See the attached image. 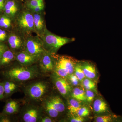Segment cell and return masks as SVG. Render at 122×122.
<instances>
[{
	"label": "cell",
	"instance_id": "obj_1",
	"mask_svg": "<svg viewBox=\"0 0 122 122\" xmlns=\"http://www.w3.org/2000/svg\"><path fill=\"white\" fill-rule=\"evenodd\" d=\"M4 76L7 80L14 82L25 81L38 77L40 74L36 66L21 65L7 69L4 72Z\"/></svg>",
	"mask_w": 122,
	"mask_h": 122
},
{
	"label": "cell",
	"instance_id": "obj_2",
	"mask_svg": "<svg viewBox=\"0 0 122 122\" xmlns=\"http://www.w3.org/2000/svg\"><path fill=\"white\" fill-rule=\"evenodd\" d=\"M46 51L52 54H56L58 50L66 44L74 41L75 38L62 37L53 33L47 28L41 36Z\"/></svg>",
	"mask_w": 122,
	"mask_h": 122
},
{
	"label": "cell",
	"instance_id": "obj_3",
	"mask_svg": "<svg viewBox=\"0 0 122 122\" xmlns=\"http://www.w3.org/2000/svg\"><path fill=\"white\" fill-rule=\"evenodd\" d=\"M55 61L54 74L65 78L74 73L77 61L71 57L66 55L52 54Z\"/></svg>",
	"mask_w": 122,
	"mask_h": 122
},
{
	"label": "cell",
	"instance_id": "obj_4",
	"mask_svg": "<svg viewBox=\"0 0 122 122\" xmlns=\"http://www.w3.org/2000/svg\"><path fill=\"white\" fill-rule=\"evenodd\" d=\"M15 20L18 32L25 37L35 33L33 14L29 10H22Z\"/></svg>",
	"mask_w": 122,
	"mask_h": 122
},
{
	"label": "cell",
	"instance_id": "obj_5",
	"mask_svg": "<svg viewBox=\"0 0 122 122\" xmlns=\"http://www.w3.org/2000/svg\"><path fill=\"white\" fill-rule=\"evenodd\" d=\"M43 108L48 116L54 118L65 110V105L62 99L58 95L50 97L44 100Z\"/></svg>",
	"mask_w": 122,
	"mask_h": 122
},
{
	"label": "cell",
	"instance_id": "obj_6",
	"mask_svg": "<svg viewBox=\"0 0 122 122\" xmlns=\"http://www.w3.org/2000/svg\"><path fill=\"white\" fill-rule=\"evenodd\" d=\"M23 50L38 60L45 52L43 42L40 37L32 35L25 37Z\"/></svg>",
	"mask_w": 122,
	"mask_h": 122
},
{
	"label": "cell",
	"instance_id": "obj_7",
	"mask_svg": "<svg viewBox=\"0 0 122 122\" xmlns=\"http://www.w3.org/2000/svg\"><path fill=\"white\" fill-rule=\"evenodd\" d=\"M48 90V83L46 82L41 81L31 84L26 87L25 94L32 100L41 101L44 99Z\"/></svg>",
	"mask_w": 122,
	"mask_h": 122
},
{
	"label": "cell",
	"instance_id": "obj_8",
	"mask_svg": "<svg viewBox=\"0 0 122 122\" xmlns=\"http://www.w3.org/2000/svg\"><path fill=\"white\" fill-rule=\"evenodd\" d=\"M52 77L55 86L61 95L65 97H68L71 93L72 89L70 83L68 82L66 79L54 74Z\"/></svg>",
	"mask_w": 122,
	"mask_h": 122
},
{
	"label": "cell",
	"instance_id": "obj_9",
	"mask_svg": "<svg viewBox=\"0 0 122 122\" xmlns=\"http://www.w3.org/2000/svg\"><path fill=\"white\" fill-rule=\"evenodd\" d=\"M22 10L20 4L14 0L6 1L4 11L5 15L10 18L12 20H15L20 13Z\"/></svg>",
	"mask_w": 122,
	"mask_h": 122
},
{
	"label": "cell",
	"instance_id": "obj_10",
	"mask_svg": "<svg viewBox=\"0 0 122 122\" xmlns=\"http://www.w3.org/2000/svg\"><path fill=\"white\" fill-rule=\"evenodd\" d=\"M40 69L44 73H48L53 71L55 61L52 54L46 51L39 59Z\"/></svg>",
	"mask_w": 122,
	"mask_h": 122
},
{
	"label": "cell",
	"instance_id": "obj_11",
	"mask_svg": "<svg viewBox=\"0 0 122 122\" xmlns=\"http://www.w3.org/2000/svg\"><path fill=\"white\" fill-rule=\"evenodd\" d=\"M25 39V37L18 32L17 33H12L8 38L9 46L13 50H23Z\"/></svg>",
	"mask_w": 122,
	"mask_h": 122
},
{
	"label": "cell",
	"instance_id": "obj_12",
	"mask_svg": "<svg viewBox=\"0 0 122 122\" xmlns=\"http://www.w3.org/2000/svg\"><path fill=\"white\" fill-rule=\"evenodd\" d=\"M41 110L39 108L34 106L29 107L24 112L22 119L25 122H39L41 117Z\"/></svg>",
	"mask_w": 122,
	"mask_h": 122
},
{
	"label": "cell",
	"instance_id": "obj_13",
	"mask_svg": "<svg viewBox=\"0 0 122 122\" xmlns=\"http://www.w3.org/2000/svg\"><path fill=\"white\" fill-rule=\"evenodd\" d=\"M33 14L35 33L40 37L44 34L46 28L44 13Z\"/></svg>",
	"mask_w": 122,
	"mask_h": 122
},
{
	"label": "cell",
	"instance_id": "obj_14",
	"mask_svg": "<svg viewBox=\"0 0 122 122\" xmlns=\"http://www.w3.org/2000/svg\"><path fill=\"white\" fill-rule=\"evenodd\" d=\"M15 59L19 62L21 65L25 66H32L39 61L37 58L23 50L15 54Z\"/></svg>",
	"mask_w": 122,
	"mask_h": 122
},
{
	"label": "cell",
	"instance_id": "obj_15",
	"mask_svg": "<svg viewBox=\"0 0 122 122\" xmlns=\"http://www.w3.org/2000/svg\"><path fill=\"white\" fill-rule=\"evenodd\" d=\"M15 59V54L13 51L7 49L3 53L0 58V68L7 67Z\"/></svg>",
	"mask_w": 122,
	"mask_h": 122
},
{
	"label": "cell",
	"instance_id": "obj_16",
	"mask_svg": "<svg viewBox=\"0 0 122 122\" xmlns=\"http://www.w3.org/2000/svg\"><path fill=\"white\" fill-rule=\"evenodd\" d=\"M19 108L18 102L14 100H9L5 103L2 113L7 115H12L17 112Z\"/></svg>",
	"mask_w": 122,
	"mask_h": 122
},
{
	"label": "cell",
	"instance_id": "obj_17",
	"mask_svg": "<svg viewBox=\"0 0 122 122\" xmlns=\"http://www.w3.org/2000/svg\"><path fill=\"white\" fill-rule=\"evenodd\" d=\"M81 64L86 78L91 80L96 78V68L93 64L87 62H84Z\"/></svg>",
	"mask_w": 122,
	"mask_h": 122
},
{
	"label": "cell",
	"instance_id": "obj_18",
	"mask_svg": "<svg viewBox=\"0 0 122 122\" xmlns=\"http://www.w3.org/2000/svg\"><path fill=\"white\" fill-rule=\"evenodd\" d=\"M93 108L94 111L97 114H101L107 110V104L105 101L100 98L97 99L94 102Z\"/></svg>",
	"mask_w": 122,
	"mask_h": 122
},
{
	"label": "cell",
	"instance_id": "obj_19",
	"mask_svg": "<svg viewBox=\"0 0 122 122\" xmlns=\"http://www.w3.org/2000/svg\"><path fill=\"white\" fill-rule=\"evenodd\" d=\"M82 107L80 101L75 99L70 98L68 100V109L70 114L75 115Z\"/></svg>",
	"mask_w": 122,
	"mask_h": 122
},
{
	"label": "cell",
	"instance_id": "obj_20",
	"mask_svg": "<svg viewBox=\"0 0 122 122\" xmlns=\"http://www.w3.org/2000/svg\"><path fill=\"white\" fill-rule=\"evenodd\" d=\"M2 82L4 89L5 97L10 95L17 89V85L14 82L7 79Z\"/></svg>",
	"mask_w": 122,
	"mask_h": 122
},
{
	"label": "cell",
	"instance_id": "obj_21",
	"mask_svg": "<svg viewBox=\"0 0 122 122\" xmlns=\"http://www.w3.org/2000/svg\"><path fill=\"white\" fill-rule=\"evenodd\" d=\"M71 96L73 98L79 101L86 100L85 92L81 87H76L72 90Z\"/></svg>",
	"mask_w": 122,
	"mask_h": 122
},
{
	"label": "cell",
	"instance_id": "obj_22",
	"mask_svg": "<svg viewBox=\"0 0 122 122\" xmlns=\"http://www.w3.org/2000/svg\"><path fill=\"white\" fill-rule=\"evenodd\" d=\"M12 19L5 15L0 16V26L5 29L9 28L12 25Z\"/></svg>",
	"mask_w": 122,
	"mask_h": 122
},
{
	"label": "cell",
	"instance_id": "obj_23",
	"mask_svg": "<svg viewBox=\"0 0 122 122\" xmlns=\"http://www.w3.org/2000/svg\"><path fill=\"white\" fill-rule=\"evenodd\" d=\"M74 73L80 81H82L86 78L81 62H77L76 63L75 67Z\"/></svg>",
	"mask_w": 122,
	"mask_h": 122
},
{
	"label": "cell",
	"instance_id": "obj_24",
	"mask_svg": "<svg viewBox=\"0 0 122 122\" xmlns=\"http://www.w3.org/2000/svg\"><path fill=\"white\" fill-rule=\"evenodd\" d=\"M25 5L26 8L29 9L44 5V3L43 0H26Z\"/></svg>",
	"mask_w": 122,
	"mask_h": 122
},
{
	"label": "cell",
	"instance_id": "obj_25",
	"mask_svg": "<svg viewBox=\"0 0 122 122\" xmlns=\"http://www.w3.org/2000/svg\"><path fill=\"white\" fill-rule=\"evenodd\" d=\"M82 82L83 87L86 90H95L96 85L91 79L85 78Z\"/></svg>",
	"mask_w": 122,
	"mask_h": 122
},
{
	"label": "cell",
	"instance_id": "obj_26",
	"mask_svg": "<svg viewBox=\"0 0 122 122\" xmlns=\"http://www.w3.org/2000/svg\"><path fill=\"white\" fill-rule=\"evenodd\" d=\"M90 114V111L88 108L86 107H81L80 108L76 114L77 116L81 117H85L88 116Z\"/></svg>",
	"mask_w": 122,
	"mask_h": 122
},
{
	"label": "cell",
	"instance_id": "obj_27",
	"mask_svg": "<svg viewBox=\"0 0 122 122\" xmlns=\"http://www.w3.org/2000/svg\"><path fill=\"white\" fill-rule=\"evenodd\" d=\"M68 78L70 81V83L72 86H78L79 84L80 81L74 74L73 73L70 75L68 76Z\"/></svg>",
	"mask_w": 122,
	"mask_h": 122
},
{
	"label": "cell",
	"instance_id": "obj_28",
	"mask_svg": "<svg viewBox=\"0 0 122 122\" xmlns=\"http://www.w3.org/2000/svg\"><path fill=\"white\" fill-rule=\"evenodd\" d=\"M112 121L111 116L110 115H102L97 116L95 119L96 122H109Z\"/></svg>",
	"mask_w": 122,
	"mask_h": 122
},
{
	"label": "cell",
	"instance_id": "obj_29",
	"mask_svg": "<svg viewBox=\"0 0 122 122\" xmlns=\"http://www.w3.org/2000/svg\"><path fill=\"white\" fill-rule=\"evenodd\" d=\"M86 100L89 102H91L94 98L95 94L93 91L91 90H86L85 92Z\"/></svg>",
	"mask_w": 122,
	"mask_h": 122
},
{
	"label": "cell",
	"instance_id": "obj_30",
	"mask_svg": "<svg viewBox=\"0 0 122 122\" xmlns=\"http://www.w3.org/2000/svg\"><path fill=\"white\" fill-rule=\"evenodd\" d=\"M44 9H45V5H40L37 7L27 9L29 10L33 13H41L44 12Z\"/></svg>",
	"mask_w": 122,
	"mask_h": 122
},
{
	"label": "cell",
	"instance_id": "obj_31",
	"mask_svg": "<svg viewBox=\"0 0 122 122\" xmlns=\"http://www.w3.org/2000/svg\"><path fill=\"white\" fill-rule=\"evenodd\" d=\"M10 115H7L3 113L0 114V122H10L12 120L10 117Z\"/></svg>",
	"mask_w": 122,
	"mask_h": 122
},
{
	"label": "cell",
	"instance_id": "obj_32",
	"mask_svg": "<svg viewBox=\"0 0 122 122\" xmlns=\"http://www.w3.org/2000/svg\"><path fill=\"white\" fill-rule=\"evenodd\" d=\"M85 119L83 117L77 116L71 118L69 121L71 122H85Z\"/></svg>",
	"mask_w": 122,
	"mask_h": 122
},
{
	"label": "cell",
	"instance_id": "obj_33",
	"mask_svg": "<svg viewBox=\"0 0 122 122\" xmlns=\"http://www.w3.org/2000/svg\"><path fill=\"white\" fill-rule=\"evenodd\" d=\"M7 33L5 30L0 29V41H4L7 39Z\"/></svg>",
	"mask_w": 122,
	"mask_h": 122
},
{
	"label": "cell",
	"instance_id": "obj_34",
	"mask_svg": "<svg viewBox=\"0 0 122 122\" xmlns=\"http://www.w3.org/2000/svg\"><path fill=\"white\" fill-rule=\"evenodd\" d=\"M8 49V48L6 45L0 41V58L2 56L3 53Z\"/></svg>",
	"mask_w": 122,
	"mask_h": 122
},
{
	"label": "cell",
	"instance_id": "obj_35",
	"mask_svg": "<svg viewBox=\"0 0 122 122\" xmlns=\"http://www.w3.org/2000/svg\"><path fill=\"white\" fill-rule=\"evenodd\" d=\"M53 118L49 116H45L41 117L39 122H54V120Z\"/></svg>",
	"mask_w": 122,
	"mask_h": 122
},
{
	"label": "cell",
	"instance_id": "obj_36",
	"mask_svg": "<svg viewBox=\"0 0 122 122\" xmlns=\"http://www.w3.org/2000/svg\"><path fill=\"white\" fill-rule=\"evenodd\" d=\"M5 98L4 89L3 82H0V100Z\"/></svg>",
	"mask_w": 122,
	"mask_h": 122
},
{
	"label": "cell",
	"instance_id": "obj_37",
	"mask_svg": "<svg viewBox=\"0 0 122 122\" xmlns=\"http://www.w3.org/2000/svg\"><path fill=\"white\" fill-rule=\"evenodd\" d=\"M5 2V0H0V12L4 10Z\"/></svg>",
	"mask_w": 122,
	"mask_h": 122
}]
</instances>
